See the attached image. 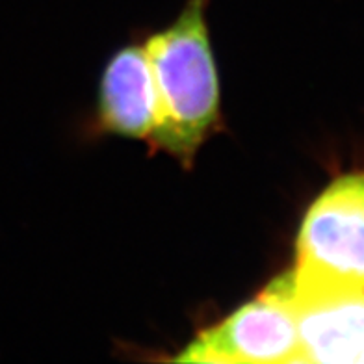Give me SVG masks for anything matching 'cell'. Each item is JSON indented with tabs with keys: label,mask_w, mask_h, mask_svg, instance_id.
Masks as SVG:
<instances>
[{
	"label": "cell",
	"mask_w": 364,
	"mask_h": 364,
	"mask_svg": "<svg viewBox=\"0 0 364 364\" xmlns=\"http://www.w3.org/2000/svg\"><path fill=\"white\" fill-rule=\"evenodd\" d=\"M206 2L188 0L181 17L147 39L145 54L156 91V125L151 141L184 168L220 121V84L212 56Z\"/></svg>",
	"instance_id": "cell-1"
},
{
	"label": "cell",
	"mask_w": 364,
	"mask_h": 364,
	"mask_svg": "<svg viewBox=\"0 0 364 364\" xmlns=\"http://www.w3.org/2000/svg\"><path fill=\"white\" fill-rule=\"evenodd\" d=\"M290 272L296 303L364 294V173L333 181L311 205Z\"/></svg>",
	"instance_id": "cell-2"
},
{
	"label": "cell",
	"mask_w": 364,
	"mask_h": 364,
	"mask_svg": "<svg viewBox=\"0 0 364 364\" xmlns=\"http://www.w3.org/2000/svg\"><path fill=\"white\" fill-rule=\"evenodd\" d=\"M177 360L188 363H299L290 273L273 279L255 301L197 336Z\"/></svg>",
	"instance_id": "cell-3"
},
{
	"label": "cell",
	"mask_w": 364,
	"mask_h": 364,
	"mask_svg": "<svg viewBox=\"0 0 364 364\" xmlns=\"http://www.w3.org/2000/svg\"><path fill=\"white\" fill-rule=\"evenodd\" d=\"M102 130L151 139L156 125V91L145 47H125L106 65L99 97Z\"/></svg>",
	"instance_id": "cell-4"
},
{
	"label": "cell",
	"mask_w": 364,
	"mask_h": 364,
	"mask_svg": "<svg viewBox=\"0 0 364 364\" xmlns=\"http://www.w3.org/2000/svg\"><path fill=\"white\" fill-rule=\"evenodd\" d=\"M292 303L299 363L364 364V294Z\"/></svg>",
	"instance_id": "cell-5"
}]
</instances>
